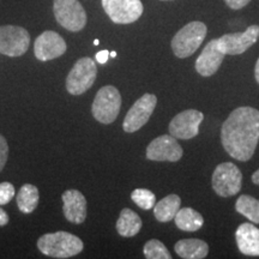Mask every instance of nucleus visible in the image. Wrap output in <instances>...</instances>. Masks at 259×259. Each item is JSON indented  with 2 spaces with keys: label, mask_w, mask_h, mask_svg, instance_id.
I'll use <instances>...</instances> for the list:
<instances>
[{
  "label": "nucleus",
  "mask_w": 259,
  "mask_h": 259,
  "mask_svg": "<svg viewBox=\"0 0 259 259\" xmlns=\"http://www.w3.org/2000/svg\"><path fill=\"white\" fill-rule=\"evenodd\" d=\"M259 142V111L253 107H239L221 127V143L229 156L246 162L253 156Z\"/></svg>",
  "instance_id": "obj_1"
},
{
  "label": "nucleus",
  "mask_w": 259,
  "mask_h": 259,
  "mask_svg": "<svg viewBox=\"0 0 259 259\" xmlns=\"http://www.w3.org/2000/svg\"><path fill=\"white\" fill-rule=\"evenodd\" d=\"M37 248L47 257L70 258L83 251V241L67 232L48 233L38 239Z\"/></svg>",
  "instance_id": "obj_2"
},
{
  "label": "nucleus",
  "mask_w": 259,
  "mask_h": 259,
  "mask_svg": "<svg viewBox=\"0 0 259 259\" xmlns=\"http://www.w3.org/2000/svg\"><path fill=\"white\" fill-rule=\"evenodd\" d=\"M206 25L199 21H193L187 23L174 35L171 40V50L176 57L184 59L191 57L202 45L206 36Z\"/></svg>",
  "instance_id": "obj_3"
},
{
  "label": "nucleus",
  "mask_w": 259,
  "mask_h": 259,
  "mask_svg": "<svg viewBox=\"0 0 259 259\" xmlns=\"http://www.w3.org/2000/svg\"><path fill=\"white\" fill-rule=\"evenodd\" d=\"M121 108V95L113 85L102 87L96 94L92 106L93 116L101 124L108 125L115 121Z\"/></svg>",
  "instance_id": "obj_4"
},
{
  "label": "nucleus",
  "mask_w": 259,
  "mask_h": 259,
  "mask_svg": "<svg viewBox=\"0 0 259 259\" xmlns=\"http://www.w3.org/2000/svg\"><path fill=\"white\" fill-rule=\"evenodd\" d=\"M212 189L223 198L235 196L240 192L242 184L241 170L232 162H223L215 168L211 178Z\"/></svg>",
  "instance_id": "obj_5"
},
{
  "label": "nucleus",
  "mask_w": 259,
  "mask_h": 259,
  "mask_svg": "<svg viewBox=\"0 0 259 259\" xmlns=\"http://www.w3.org/2000/svg\"><path fill=\"white\" fill-rule=\"evenodd\" d=\"M97 67L92 58L84 57L76 61L67 74L66 89L71 95H82L95 83Z\"/></svg>",
  "instance_id": "obj_6"
},
{
  "label": "nucleus",
  "mask_w": 259,
  "mask_h": 259,
  "mask_svg": "<svg viewBox=\"0 0 259 259\" xmlns=\"http://www.w3.org/2000/svg\"><path fill=\"white\" fill-rule=\"evenodd\" d=\"M54 17L69 31H80L87 24V12L78 0H54Z\"/></svg>",
  "instance_id": "obj_7"
},
{
  "label": "nucleus",
  "mask_w": 259,
  "mask_h": 259,
  "mask_svg": "<svg viewBox=\"0 0 259 259\" xmlns=\"http://www.w3.org/2000/svg\"><path fill=\"white\" fill-rule=\"evenodd\" d=\"M156 105L157 97L154 94H144L143 96L139 97L125 116L122 122L124 131L127 134H134L143 127L153 115Z\"/></svg>",
  "instance_id": "obj_8"
},
{
  "label": "nucleus",
  "mask_w": 259,
  "mask_h": 259,
  "mask_svg": "<svg viewBox=\"0 0 259 259\" xmlns=\"http://www.w3.org/2000/svg\"><path fill=\"white\" fill-rule=\"evenodd\" d=\"M30 35L27 29L17 25L0 27V53L9 57H21L28 51Z\"/></svg>",
  "instance_id": "obj_9"
},
{
  "label": "nucleus",
  "mask_w": 259,
  "mask_h": 259,
  "mask_svg": "<svg viewBox=\"0 0 259 259\" xmlns=\"http://www.w3.org/2000/svg\"><path fill=\"white\" fill-rule=\"evenodd\" d=\"M102 8L115 24L134 23L144 10L141 0H102Z\"/></svg>",
  "instance_id": "obj_10"
},
{
  "label": "nucleus",
  "mask_w": 259,
  "mask_h": 259,
  "mask_svg": "<svg viewBox=\"0 0 259 259\" xmlns=\"http://www.w3.org/2000/svg\"><path fill=\"white\" fill-rule=\"evenodd\" d=\"M259 38V25H251L242 32L226 34L218 38V46L225 54L239 56L253 46Z\"/></svg>",
  "instance_id": "obj_11"
},
{
  "label": "nucleus",
  "mask_w": 259,
  "mask_h": 259,
  "mask_svg": "<svg viewBox=\"0 0 259 259\" xmlns=\"http://www.w3.org/2000/svg\"><path fill=\"white\" fill-rule=\"evenodd\" d=\"M204 114L197 109H186L177 114L169 122V135L177 139H192L199 134Z\"/></svg>",
  "instance_id": "obj_12"
},
{
  "label": "nucleus",
  "mask_w": 259,
  "mask_h": 259,
  "mask_svg": "<svg viewBox=\"0 0 259 259\" xmlns=\"http://www.w3.org/2000/svg\"><path fill=\"white\" fill-rule=\"evenodd\" d=\"M145 155L150 161L177 162L183 157L184 150L176 137L171 135H163L150 142Z\"/></svg>",
  "instance_id": "obj_13"
},
{
  "label": "nucleus",
  "mask_w": 259,
  "mask_h": 259,
  "mask_svg": "<svg viewBox=\"0 0 259 259\" xmlns=\"http://www.w3.org/2000/svg\"><path fill=\"white\" fill-rule=\"evenodd\" d=\"M67 50V45L56 31H44L35 40L34 54L40 61H50L63 56Z\"/></svg>",
  "instance_id": "obj_14"
},
{
  "label": "nucleus",
  "mask_w": 259,
  "mask_h": 259,
  "mask_svg": "<svg viewBox=\"0 0 259 259\" xmlns=\"http://www.w3.org/2000/svg\"><path fill=\"white\" fill-rule=\"evenodd\" d=\"M226 54L218 46V38H213L204 47L196 60V71L200 76L210 77L218 72Z\"/></svg>",
  "instance_id": "obj_15"
},
{
  "label": "nucleus",
  "mask_w": 259,
  "mask_h": 259,
  "mask_svg": "<svg viewBox=\"0 0 259 259\" xmlns=\"http://www.w3.org/2000/svg\"><path fill=\"white\" fill-rule=\"evenodd\" d=\"M64 216L67 221L80 225L87 218V199L78 190H67L63 193Z\"/></svg>",
  "instance_id": "obj_16"
},
{
  "label": "nucleus",
  "mask_w": 259,
  "mask_h": 259,
  "mask_svg": "<svg viewBox=\"0 0 259 259\" xmlns=\"http://www.w3.org/2000/svg\"><path fill=\"white\" fill-rule=\"evenodd\" d=\"M239 251L245 255H259V229L252 223H242L235 232Z\"/></svg>",
  "instance_id": "obj_17"
},
{
  "label": "nucleus",
  "mask_w": 259,
  "mask_h": 259,
  "mask_svg": "<svg viewBox=\"0 0 259 259\" xmlns=\"http://www.w3.org/2000/svg\"><path fill=\"white\" fill-rule=\"evenodd\" d=\"M177 254L185 259H203L209 253V245L200 239H183L174 245Z\"/></svg>",
  "instance_id": "obj_18"
},
{
  "label": "nucleus",
  "mask_w": 259,
  "mask_h": 259,
  "mask_svg": "<svg viewBox=\"0 0 259 259\" xmlns=\"http://www.w3.org/2000/svg\"><path fill=\"white\" fill-rule=\"evenodd\" d=\"M142 228V220L134 210L125 208L121 210L120 216L116 221V232L124 238L137 235Z\"/></svg>",
  "instance_id": "obj_19"
},
{
  "label": "nucleus",
  "mask_w": 259,
  "mask_h": 259,
  "mask_svg": "<svg viewBox=\"0 0 259 259\" xmlns=\"http://www.w3.org/2000/svg\"><path fill=\"white\" fill-rule=\"evenodd\" d=\"M181 198L178 194H168L154 205V216L158 222H169L180 210Z\"/></svg>",
  "instance_id": "obj_20"
},
{
  "label": "nucleus",
  "mask_w": 259,
  "mask_h": 259,
  "mask_svg": "<svg viewBox=\"0 0 259 259\" xmlns=\"http://www.w3.org/2000/svg\"><path fill=\"white\" fill-rule=\"evenodd\" d=\"M174 222L178 228L184 232H196L202 228L204 219L200 213L192 208H183L177 212Z\"/></svg>",
  "instance_id": "obj_21"
},
{
  "label": "nucleus",
  "mask_w": 259,
  "mask_h": 259,
  "mask_svg": "<svg viewBox=\"0 0 259 259\" xmlns=\"http://www.w3.org/2000/svg\"><path fill=\"white\" fill-rule=\"evenodd\" d=\"M18 209L23 213H30L36 209L38 204V190L31 184H25L18 191L17 197Z\"/></svg>",
  "instance_id": "obj_22"
},
{
  "label": "nucleus",
  "mask_w": 259,
  "mask_h": 259,
  "mask_svg": "<svg viewBox=\"0 0 259 259\" xmlns=\"http://www.w3.org/2000/svg\"><path fill=\"white\" fill-rule=\"evenodd\" d=\"M235 210L252 223L259 225V200L248 194H242L235 203Z\"/></svg>",
  "instance_id": "obj_23"
},
{
  "label": "nucleus",
  "mask_w": 259,
  "mask_h": 259,
  "mask_svg": "<svg viewBox=\"0 0 259 259\" xmlns=\"http://www.w3.org/2000/svg\"><path fill=\"white\" fill-rule=\"evenodd\" d=\"M144 257L148 259H170L171 255L169 251L167 250L166 245L157 239H151L143 248Z\"/></svg>",
  "instance_id": "obj_24"
},
{
  "label": "nucleus",
  "mask_w": 259,
  "mask_h": 259,
  "mask_svg": "<svg viewBox=\"0 0 259 259\" xmlns=\"http://www.w3.org/2000/svg\"><path fill=\"white\" fill-rule=\"evenodd\" d=\"M131 199L137 204L141 209L150 210L154 208L156 204V197L151 192L150 190L147 189H136L131 193Z\"/></svg>",
  "instance_id": "obj_25"
},
{
  "label": "nucleus",
  "mask_w": 259,
  "mask_h": 259,
  "mask_svg": "<svg viewBox=\"0 0 259 259\" xmlns=\"http://www.w3.org/2000/svg\"><path fill=\"white\" fill-rule=\"evenodd\" d=\"M16 194L15 186L11 183L4 181V183L0 184V205H5L11 202V199L14 198Z\"/></svg>",
  "instance_id": "obj_26"
},
{
  "label": "nucleus",
  "mask_w": 259,
  "mask_h": 259,
  "mask_svg": "<svg viewBox=\"0 0 259 259\" xmlns=\"http://www.w3.org/2000/svg\"><path fill=\"white\" fill-rule=\"evenodd\" d=\"M9 158V145L4 136L0 135V171L5 167Z\"/></svg>",
  "instance_id": "obj_27"
},
{
  "label": "nucleus",
  "mask_w": 259,
  "mask_h": 259,
  "mask_svg": "<svg viewBox=\"0 0 259 259\" xmlns=\"http://www.w3.org/2000/svg\"><path fill=\"white\" fill-rule=\"evenodd\" d=\"M251 0H225V3L233 10H240L245 8Z\"/></svg>",
  "instance_id": "obj_28"
},
{
  "label": "nucleus",
  "mask_w": 259,
  "mask_h": 259,
  "mask_svg": "<svg viewBox=\"0 0 259 259\" xmlns=\"http://www.w3.org/2000/svg\"><path fill=\"white\" fill-rule=\"evenodd\" d=\"M96 61L97 63H100V64H106L107 63V60H108V58H109V52L108 51H100L99 53L96 54Z\"/></svg>",
  "instance_id": "obj_29"
},
{
  "label": "nucleus",
  "mask_w": 259,
  "mask_h": 259,
  "mask_svg": "<svg viewBox=\"0 0 259 259\" xmlns=\"http://www.w3.org/2000/svg\"><path fill=\"white\" fill-rule=\"evenodd\" d=\"M9 223V216L4 209L0 208V227H4Z\"/></svg>",
  "instance_id": "obj_30"
},
{
  "label": "nucleus",
  "mask_w": 259,
  "mask_h": 259,
  "mask_svg": "<svg viewBox=\"0 0 259 259\" xmlns=\"http://www.w3.org/2000/svg\"><path fill=\"white\" fill-rule=\"evenodd\" d=\"M252 181H253V184H255V185L259 186V169L252 174Z\"/></svg>",
  "instance_id": "obj_31"
},
{
  "label": "nucleus",
  "mask_w": 259,
  "mask_h": 259,
  "mask_svg": "<svg viewBox=\"0 0 259 259\" xmlns=\"http://www.w3.org/2000/svg\"><path fill=\"white\" fill-rule=\"evenodd\" d=\"M254 77H255V80L259 83V59L257 60V63H255V67H254Z\"/></svg>",
  "instance_id": "obj_32"
},
{
  "label": "nucleus",
  "mask_w": 259,
  "mask_h": 259,
  "mask_svg": "<svg viewBox=\"0 0 259 259\" xmlns=\"http://www.w3.org/2000/svg\"><path fill=\"white\" fill-rule=\"evenodd\" d=\"M109 57L115 58L116 57V53H115V52H111V53H109Z\"/></svg>",
  "instance_id": "obj_33"
},
{
  "label": "nucleus",
  "mask_w": 259,
  "mask_h": 259,
  "mask_svg": "<svg viewBox=\"0 0 259 259\" xmlns=\"http://www.w3.org/2000/svg\"><path fill=\"white\" fill-rule=\"evenodd\" d=\"M94 45H95V46H97V45H99V40H95V41H94Z\"/></svg>",
  "instance_id": "obj_34"
},
{
  "label": "nucleus",
  "mask_w": 259,
  "mask_h": 259,
  "mask_svg": "<svg viewBox=\"0 0 259 259\" xmlns=\"http://www.w3.org/2000/svg\"><path fill=\"white\" fill-rule=\"evenodd\" d=\"M162 2H168V0H162Z\"/></svg>",
  "instance_id": "obj_35"
}]
</instances>
